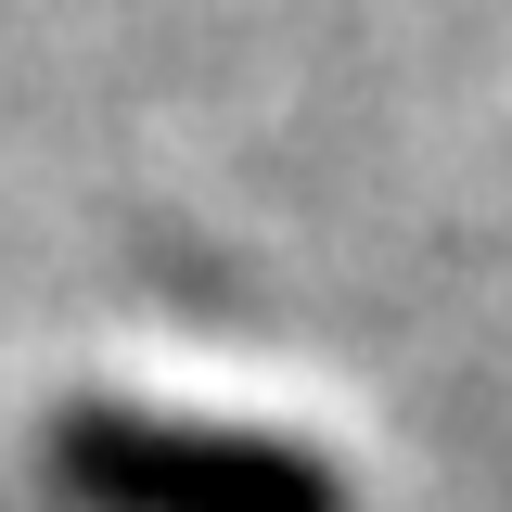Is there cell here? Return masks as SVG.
Returning <instances> with one entry per match:
<instances>
[{"label": "cell", "mask_w": 512, "mask_h": 512, "mask_svg": "<svg viewBox=\"0 0 512 512\" xmlns=\"http://www.w3.org/2000/svg\"><path fill=\"white\" fill-rule=\"evenodd\" d=\"M52 474L77 512H346V474L320 448L244 423H167L116 397H77L52 423Z\"/></svg>", "instance_id": "1"}]
</instances>
